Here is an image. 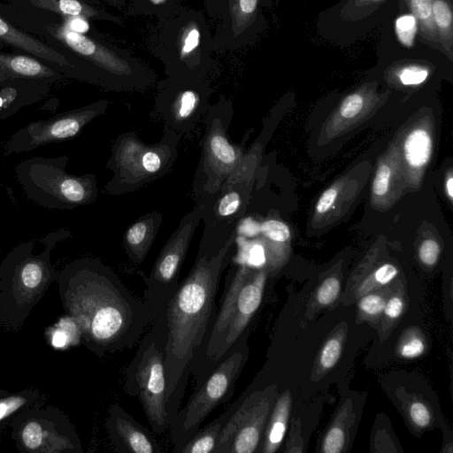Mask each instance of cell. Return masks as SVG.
<instances>
[{"mask_svg":"<svg viewBox=\"0 0 453 453\" xmlns=\"http://www.w3.org/2000/svg\"><path fill=\"white\" fill-rule=\"evenodd\" d=\"M100 7H112L119 11H125L127 5V0H87Z\"/></svg>","mask_w":453,"mask_h":453,"instance_id":"obj_49","label":"cell"},{"mask_svg":"<svg viewBox=\"0 0 453 453\" xmlns=\"http://www.w3.org/2000/svg\"><path fill=\"white\" fill-rule=\"evenodd\" d=\"M0 42L43 61L65 78L87 83L86 68L81 58L66 50L52 47L1 15Z\"/></svg>","mask_w":453,"mask_h":453,"instance_id":"obj_18","label":"cell"},{"mask_svg":"<svg viewBox=\"0 0 453 453\" xmlns=\"http://www.w3.org/2000/svg\"><path fill=\"white\" fill-rule=\"evenodd\" d=\"M4 44L0 42V50L4 48Z\"/></svg>","mask_w":453,"mask_h":453,"instance_id":"obj_52","label":"cell"},{"mask_svg":"<svg viewBox=\"0 0 453 453\" xmlns=\"http://www.w3.org/2000/svg\"><path fill=\"white\" fill-rule=\"evenodd\" d=\"M233 113L231 102L219 98L210 105L204 116L201 156L193 182L196 203L216 193L243 156L242 147L232 142L228 136Z\"/></svg>","mask_w":453,"mask_h":453,"instance_id":"obj_10","label":"cell"},{"mask_svg":"<svg viewBox=\"0 0 453 453\" xmlns=\"http://www.w3.org/2000/svg\"><path fill=\"white\" fill-rule=\"evenodd\" d=\"M52 84L46 81L21 80L0 87V119H6L21 108L43 99Z\"/></svg>","mask_w":453,"mask_h":453,"instance_id":"obj_24","label":"cell"},{"mask_svg":"<svg viewBox=\"0 0 453 453\" xmlns=\"http://www.w3.org/2000/svg\"><path fill=\"white\" fill-rule=\"evenodd\" d=\"M207 14L211 19H217L219 14V0H203Z\"/></svg>","mask_w":453,"mask_h":453,"instance_id":"obj_50","label":"cell"},{"mask_svg":"<svg viewBox=\"0 0 453 453\" xmlns=\"http://www.w3.org/2000/svg\"><path fill=\"white\" fill-rule=\"evenodd\" d=\"M403 309V299L398 296H395L386 302L383 312L388 319H395L402 314Z\"/></svg>","mask_w":453,"mask_h":453,"instance_id":"obj_47","label":"cell"},{"mask_svg":"<svg viewBox=\"0 0 453 453\" xmlns=\"http://www.w3.org/2000/svg\"><path fill=\"white\" fill-rule=\"evenodd\" d=\"M432 151V140L423 129H415L410 133L404 142V154L408 164L413 167L425 165Z\"/></svg>","mask_w":453,"mask_h":453,"instance_id":"obj_28","label":"cell"},{"mask_svg":"<svg viewBox=\"0 0 453 453\" xmlns=\"http://www.w3.org/2000/svg\"><path fill=\"white\" fill-rule=\"evenodd\" d=\"M46 396L35 388L9 393L0 390V429L19 412L44 403Z\"/></svg>","mask_w":453,"mask_h":453,"instance_id":"obj_26","label":"cell"},{"mask_svg":"<svg viewBox=\"0 0 453 453\" xmlns=\"http://www.w3.org/2000/svg\"><path fill=\"white\" fill-rule=\"evenodd\" d=\"M72 236L69 229L48 234L44 249L35 253V242L15 246L0 263V320L11 328L22 326L58 273L50 260L54 247Z\"/></svg>","mask_w":453,"mask_h":453,"instance_id":"obj_4","label":"cell"},{"mask_svg":"<svg viewBox=\"0 0 453 453\" xmlns=\"http://www.w3.org/2000/svg\"><path fill=\"white\" fill-rule=\"evenodd\" d=\"M81 340V331L77 322L70 316L60 322V329L53 336L55 346L65 347L76 344Z\"/></svg>","mask_w":453,"mask_h":453,"instance_id":"obj_32","label":"cell"},{"mask_svg":"<svg viewBox=\"0 0 453 453\" xmlns=\"http://www.w3.org/2000/svg\"><path fill=\"white\" fill-rule=\"evenodd\" d=\"M233 405L221 416L198 431L183 445L179 453H214L220 431L230 413Z\"/></svg>","mask_w":453,"mask_h":453,"instance_id":"obj_27","label":"cell"},{"mask_svg":"<svg viewBox=\"0 0 453 453\" xmlns=\"http://www.w3.org/2000/svg\"><path fill=\"white\" fill-rule=\"evenodd\" d=\"M165 311L160 313L141 339L138 349L125 369V391L137 397L155 434L170 426L166 411Z\"/></svg>","mask_w":453,"mask_h":453,"instance_id":"obj_8","label":"cell"},{"mask_svg":"<svg viewBox=\"0 0 453 453\" xmlns=\"http://www.w3.org/2000/svg\"><path fill=\"white\" fill-rule=\"evenodd\" d=\"M201 218L202 205L196 203L180 220L160 250L150 274L143 278L146 288L142 300L155 319L165 311L178 288L180 272Z\"/></svg>","mask_w":453,"mask_h":453,"instance_id":"obj_12","label":"cell"},{"mask_svg":"<svg viewBox=\"0 0 453 453\" xmlns=\"http://www.w3.org/2000/svg\"><path fill=\"white\" fill-rule=\"evenodd\" d=\"M428 70L419 65H408L399 73V80L403 85H418L425 81Z\"/></svg>","mask_w":453,"mask_h":453,"instance_id":"obj_40","label":"cell"},{"mask_svg":"<svg viewBox=\"0 0 453 453\" xmlns=\"http://www.w3.org/2000/svg\"><path fill=\"white\" fill-rule=\"evenodd\" d=\"M385 304L386 301L381 296L368 294L359 300L358 307L363 313L375 317L383 312Z\"/></svg>","mask_w":453,"mask_h":453,"instance_id":"obj_39","label":"cell"},{"mask_svg":"<svg viewBox=\"0 0 453 453\" xmlns=\"http://www.w3.org/2000/svg\"><path fill=\"white\" fill-rule=\"evenodd\" d=\"M244 332L196 386L187 403L180 407L173 418L169 428L173 453L180 452L217 406L232 397L235 383L248 357Z\"/></svg>","mask_w":453,"mask_h":453,"instance_id":"obj_9","label":"cell"},{"mask_svg":"<svg viewBox=\"0 0 453 453\" xmlns=\"http://www.w3.org/2000/svg\"><path fill=\"white\" fill-rule=\"evenodd\" d=\"M420 260L426 265H434L440 255V246L433 239L425 240L418 250Z\"/></svg>","mask_w":453,"mask_h":453,"instance_id":"obj_41","label":"cell"},{"mask_svg":"<svg viewBox=\"0 0 453 453\" xmlns=\"http://www.w3.org/2000/svg\"><path fill=\"white\" fill-rule=\"evenodd\" d=\"M57 281L64 309L79 325L86 347L98 357L133 348L155 319L143 300L98 258L68 263Z\"/></svg>","mask_w":453,"mask_h":453,"instance_id":"obj_1","label":"cell"},{"mask_svg":"<svg viewBox=\"0 0 453 453\" xmlns=\"http://www.w3.org/2000/svg\"><path fill=\"white\" fill-rule=\"evenodd\" d=\"M288 452H302L303 442L300 433V423L299 421H294L292 424L291 434L289 436V440L287 443V449Z\"/></svg>","mask_w":453,"mask_h":453,"instance_id":"obj_46","label":"cell"},{"mask_svg":"<svg viewBox=\"0 0 453 453\" xmlns=\"http://www.w3.org/2000/svg\"><path fill=\"white\" fill-rule=\"evenodd\" d=\"M371 2H379V1H381V0H369Z\"/></svg>","mask_w":453,"mask_h":453,"instance_id":"obj_53","label":"cell"},{"mask_svg":"<svg viewBox=\"0 0 453 453\" xmlns=\"http://www.w3.org/2000/svg\"><path fill=\"white\" fill-rule=\"evenodd\" d=\"M259 233L274 242H285L290 237L288 226L275 219H268L259 225Z\"/></svg>","mask_w":453,"mask_h":453,"instance_id":"obj_35","label":"cell"},{"mask_svg":"<svg viewBox=\"0 0 453 453\" xmlns=\"http://www.w3.org/2000/svg\"><path fill=\"white\" fill-rule=\"evenodd\" d=\"M418 20L412 13L401 15L395 19V32L403 46L406 48L413 46L418 32Z\"/></svg>","mask_w":453,"mask_h":453,"instance_id":"obj_31","label":"cell"},{"mask_svg":"<svg viewBox=\"0 0 453 453\" xmlns=\"http://www.w3.org/2000/svg\"><path fill=\"white\" fill-rule=\"evenodd\" d=\"M409 414L413 424L418 427H425L430 423V412L426 406L420 402H414L411 404Z\"/></svg>","mask_w":453,"mask_h":453,"instance_id":"obj_43","label":"cell"},{"mask_svg":"<svg viewBox=\"0 0 453 453\" xmlns=\"http://www.w3.org/2000/svg\"><path fill=\"white\" fill-rule=\"evenodd\" d=\"M398 273L397 268L391 264H385L379 267L373 274V280L379 285L390 282Z\"/></svg>","mask_w":453,"mask_h":453,"instance_id":"obj_45","label":"cell"},{"mask_svg":"<svg viewBox=\"0 0 453 453\" xmlns=\"http://www.w3.org/2000/svg\"><path fill=\"white\" fill-rule=\"evenodd\" d=\"M346 444V433L342 418H337L327 431L322 443L325 453H340Z\"/></svg>","mask_w":453,"mask_h":453,"instance_id":"obj_34","label":"cell"},{"mask_svg":"<svg viewBox=\"0 0 453 453\" xmlns=\"http://www.w3.org/2000/svg\"><path fill=\"white\" fill-rule=\"evenodd\" d=\"M64 78L60 72L35 57L0 50V87L21 80L46 81L53 85Z\"/></svg>","mask_w":453,"mask_h":453,"instance_id":"obj_22","label":"cell"},{"mask_svg":"<svg viewBox=\"0 0 453 453\" xmlns=\"http://www.w3.org/2000/svg\"><path fill=\"white\" fill-rule=\"evenodd\" d=\"M337 196V191L331 188L326 189L319 199L316 210L319 213L326 212L334 203Z\"/></svg>","mask_w":453,"mask_h":453,"instance_id":"obj_48","label":"cell"},{"mask_svg":"<svg viewBox=\"0 0 453 453\" xmlns=\"http://www.w3.org/2000/svg\"><path fill=\"white\" fill-rule=\"evenodd\" d=\"M146 42L165 76L208 79L214 67L211 34L198 10L180 4L156 17Z\"/></svg>","mask_w":453,"mask_h":453,"instance_id":"obj_5","label":"cell"},{"mask_svg":"<svg viewBox=\"0 0 453 453\" xmlns=\"http://www.w3.org/2000/svg\"><path fill=\"white\" fill-rule=\"evenodd\" d=\"M184 0H129L125 11L127 16H160Z\"/></svg>","mask_w":453,"mask_h":453,"instance_id":"obj_29","label":"cell"},{"mask_svg":"<svg viewBox=\"0 0 453 453\" xmlns=\"http://www.w3.org/2000/svg\"><path fill=\"white\" fill-rule=\"evenodd\" d=\"M181 135L164 127L154 144L145 143L135 132L121 133L114 140L106 169L113 175L104 193L119 196L134 192L167 174L175 164Z\"/></svg>","mask_w":453,"mask_h":453,"instance_id":"obj_6","label":"cell"},{"mask_svg":"<svg viewBox=\"0 0 453 453\" xmlns=\"http://www.w3.org/2000/svg\"><path fill=\"white\" fill-rule=\"evenodd\" d=\"M0 15L52 47L64 48L81 58L88 84L115 92H137L147 89L156 80L145 63L93 27L77 31L59 15L18 9L3 0Z\"/></svg>","mask_w":453,"mask_h":453,"instance_id":"obj_3","label":"cell"},{"mask_svg":"<svg viewBox=\"0 0 453 453\" xmlns=\"http://www.w3.org/2000/svg\"><path fill=\"white\" fill-rule=\"evenodd\" d=\"M260 0H219L218 26L211 35L212 51L234 50L253 35L259 19Z\"/></svg>","mask_w":453,"mask_h":453,"instance_id":"obj_19","label":"cell"},{"mask_svg":"<svg viewBox=\"0 0 453 453\" xmlns=\"http://www.w3.org/2000/svg\"><path fill=\"white\" fill-rule=\"evenodd\" d=\"M433 19L434 27L445 40H451L452 12L445 0H432Z\"/></svg>","mask_w":453,"mask_h":453,"instance_id":"obj_30","label":"cell"},{"mask_svg":"<svg viewBox=\"0 0 453 453\" xmlns=\"http://www.w3.org/2000/svg\"><path fill=\"white\" fill-rule=\"evenodd\" d=\"M267 274L266 269H253L243 282L218 344L209 357L193 373L196 386L203 381L248 327L261 304Z\"/></svg>","mask_w":453,"mask_h":453,"instance_id":"obj_17","label":"cell"},{"mask_svg":"<svg viewBox=\"0 0 453 453\" xmlns=\"http://www.w3.org/2000/svg\"><path fill=\"white\" fill-rule=\"evenodd\" d=\"M291 409V395L285 391L274 403L267 419L258 451L274 453L284 438Z\"/></svg>","mask_w":453,"mask_h":453,"instance_id":"obj_25","label":"cell"},{"mask_svg":"<svg viewBox=\"0 0 453 453\" xmlns=\"http://www.w3.org/2000/svg\"><path fill=\"white\" fill-rule=\"evenodd\" d=\"M446 191L450 199L453 197V178L449 177L446 181Z\"/></svg>","mask_w":453,"mask_h":453,"instance_id":"obj_51","label":"cell"},{"mask_svg":"<svg viewBox=\"0 0 453 453\" xmlns=\"http://www.w3.org/2000/svg\"><path fill=\"white\" fill-rule=\"evenodd\" d=\"M17 449L29 453H83L74 426L65 414L42 403L17 414L9 424Z\"/></svg>","mask_w":453,"mask_h":453,"instance_id":"obj_11","label":"cell"},{"mask_svg":"<svg viewBox=\"0 0 453 453\" xmlns=\"http://www.w3.org/2000/svg\"><path fill=\"white\" fill-rule=\"evenodd\" d=\"M274 386L254 389L239 402L221 428L214 453L258 451L265 425L276 401Z\"/></svg>","mask_w":453,"mask_h":453,"instance_id":"obj_14","label":"cell"},{"mask_svg":"<svg viewBox=\"0 0 453 453\" xmlns=\"http://www.w3.org/2000/svg\"><path fill=\"white\" fill-rule=\"evenodd\" d=\"M250 181H226L202 202L203 230L197 254L212 257L234 234L250 196Z\"/></svg>","mask_w":453,"mask_h":453,"instance_id":"obj_15","label":"cell"},{"mask_svg":"<svg viewBox=\"0 0 453 453\" xmlns=\"http://www.w3.org/2000/svg\"><path fill=\"white\" fill-rule=\"evenodd\" d=\"M425 349L424 340L417 334H410L401 342L398 351L401 357L411 359L422 355Z\"/></svg>","mask_w":453,"mask_h":453,"instance_id":"obj_38","label":"cell"},{"mask_svg":"<svg viewBox=\"0 0 453 453\" xmlns=\"http://www.w3.org/2000/svg\"><path fill=\"white\" fill-rule=\"evenodd\" d=\"M163 222V215L151 211L140 216L123 235V247L128 259L135 265L146 258Z\"/></svg>","mask_w":453,"mask_h":453,"instance_id":"obj_23","label":"cell"},{"mask_svg":"<svg viewBox=\"0 0 453 453\" xmlns=\"http://www.w3.org/2000/svg\"><path fill=\"white\" fill-rule=\"evenodd\" d=\"M21 10L48 12L65 18L110 22L124 27V19L87 0H3Z\"/></svg>","mask_w":453,"mask_h":453,"instance_id":"obj_21","label":"cell"},{"mask_svg":"<svg viewBox=\"0 0 453 453\" xmlns=\"http://www.w3.org/2000/svg\"><path fill=\"white\" fill-rule=\"evenodd\" d=\"M110 104L107 99H99L47 119L29 122L9 137L4 155L29 152L41 146L73 139L92 120L105 113Z\"/></svg>","mask_w":453,"mask_h":453,"instance_id":"obj_16","label":"cell"},{"mask_svg":"<svg viewBox=\"0 0 453 453\" xmlns=\"http://www.w3.org/2000/svg\"><path fill=\"white\" fill-rule=\"evenodd\" d=\"M412 14L419 23L423 32L434 35L432 0H409Z\"/></svg>","mask_w":453,"mask_h":453,"instance_id":"obj_33","label":"cell"},{"mask_svg":"<svg viewBox=\"0 0 453 453\" xmlns=\"http://www.w3.org/2000/svg\"><path fill=\"white\" fill-rule=\"evenodd\" d=\"M390 175V168L387 165H380L372 184V191L374 195L380 196H384L388 192Z\"/></svg>","mask_w":453,"mask_h":453,"instance_id":"obj_44","label":"cell"},{"mask_svg":"<svg viewBox=\"0 0 453 453\" xmlns=\"http://www.w3.org/2000/svg\"><path fill=\"white\" fill-rule=\"evenodd\" d=\"M67 156L33 157L15 166V176L27 197L41 207L70 211L94 203L98 196L94 173L66 172Z\"/></svg>","mask_w":453,"mask_h":453,"instance_id":"obj_7","label":"cell"},{"mask_svg":"<svg viewBox=\"0 0 453 453\" xmlns=\"http://www.w3.org/2000/svg\"><path fill=\"white\" fill-rule=\"evenodd\" d=\"M341 290V283L335 277L326 279L319 286L317 293V302L321 305H328L335 301Z\"/></svg>","mask_w":453,"mask_h":453,"instance_id":"obj_37","label":"cell"},{"mask_svg":"<svg viewBox=\"0 0 453 453\" xmlns=\"http://www.w3.org/2000/svg\"><path fill=\"white\" fill-rule=\"evenodd\" d=\"M363 106V96L358 93L351 94L342 101L340 113L344 118H353L361 111Z\"/></svg>","mask_w":453,"mask_h":453,"instance_id":"obj_42","label":"cell"},{"mask_svg":"<svg viewBox=\"0 0 453 453\" xmlns=\"http://www.w3.org/2000/svg\"><path fill=\"white\" fill-rule=\"evenodd\" d=\"M212 93L209 79L165 76L158 82L154 110L165 128L187 134L205 116Z\"/></svg>","mask_w":453,"mask_h":453,"instance_id":"obj_13","label":"cell"},{"mask_svg":"<svg viewBox=\"0 0 453 453\" xmlns=\"http://www.w3.org/2000/svg\"><path fill=\"white\" fill-rule=\"evenodd\" d=\"M342 339L338 336L330 338L323 346L319 355V364L323 369L335 365L342 353Z\"/></svg>","mask_w":453,"mask_h":453,"instance_id":"obj_36","label":"cell"},{"mask_svg":"<svg viewBox=\"0 0 453 453\" xmlns=\"http://www.w3.org/2000/svg\"><path fill=\"white\" fill-rule=\"evenodd\" d=\"M105 426L109 440L118 452L162 453L153 434L117 403L109 407Z\"/></svg>","mask_w":453,"mask_h":453,"instance_id":"obj_20","label":"cell"},{"mask_svg":"<svg viewBox=\"0 0 453 453\" xmlns=\"http://www.w3.org/2000/svg\"><path fill=\"white\" fill-rule=\"evenodd\" d=\"M235 237L233 235L212 257L196 254L189 273L167 304L165 365L170 423L180 407L193 367L207 342L220 278L232 262Z\"/></svg>","mask_w":453,"mask_h":453,"instance_id":"obj_2","label":"cell"}]
</instances>
